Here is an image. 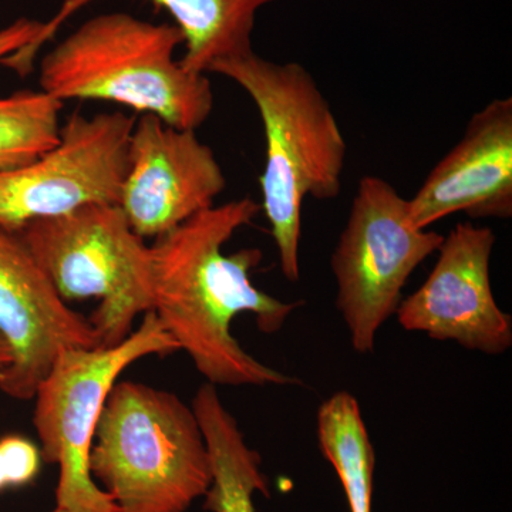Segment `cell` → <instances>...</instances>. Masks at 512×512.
Instances as JSON below:
<instances>
[{
	"label": "cell",
	"mask_w": 512,
	"mask_h": 512,
	"mask_svg": "<svg viewBox=\"0 0 512 512\" xmlns=\"http://www.w3.org/2000/svg\"><path fill=\"white\" fill-rule=\"evenodd\" d=\"M261 204L252 198L212 205L154 239L153 312L214 386H285L301 383L249 355L232 335V322L251 313L264 333L279 332L302 302H284L256 288L251 271L258 248L225 254L235 232L252 224Z\"/></svg>",
	"instance_id": "cell-1"
},
{
	"label": "cell",
	"mask_w": 512,
	"mask_h": 512,
	"mask_svg": "<svg viewBox=\"0 0 512 512\" xmlns=\"http://www.w3.org/2000/svg\"><path fill=\"white\" fill-rule=\"evenodd\" d=\"M227 177L195 130L140 114L127 148L119 207L144 239H157L215 205Z\"/></svg>",
	"instance_id": "cell-9"
},
{
	"label": "cell",
	"mask_w": 512,
	"mask_h": 512,
	"mask_svg": "<svg viewBox=\"0 0 512 512\" xmlns=\"http://www.w3.org/2000/svg\"><path fill=\"white\" fill-rule=\"evenodd\" d=\"M210 454L212 481L205 493L204 510L255 512L254 495L269 497L268 480L261 471V456L252 450L238 421L222 403L217 386L202 384L191 404Z\"/></svg>",
	"instance_id": "cell-14"
},
{
	"label": "cell",
	"mask_w": 512,
	"mask_h": 512,
	"mask_svg": "<svg viewBox=\"0 0 512 512\" xmlns=\"http://www.w3.org/2000/svg\"><path fill=\"white\" fill-rule=\"evenodd\" d=\"M43 23L45 22L36 19L20 18L0 29V64L8 57L32 45L42 32Z\"/></svg>",
	"instance_id": "cell-18"
},
{
	"label": "cell",
	"mask_w": 512,
	"mask_h": 512,
	"mask_svg": "<svg viewBox=\"0 0 512 512\" xmlns=\"http://www.w3.org/2000/svg\"><path fill=\"white\" fill-rule=\"evenodd\" d=\"M10 362H12V353H10L8 343L0 336V369L9 366Z\"/></svg>",
	"instance_id": "cell-19"
},
{
	"label": "cell",
	"mask_w": 512,
	"mask_h": 512,
	"mask_svg": "<svg viewBox=\"0 0 512 512\" xmlns=\"http://www.w3.org/2000/svg\"><path fill=\"white\" fill-rule=\"evenodd\" d=\"M19 234L63 301L99 299L89 319L99 348L120 345L138 316L153 311L151 248L119 205H86Z\"/></svg>",
	"instance_id": "cell-5"
},
{
	"label": "cell",
	"mask_w": 512,
	"mask_h": 512,
	"mask_svg": "<svg viewBox=\"0 0 512 512\" xmlns=\"http://www.w3.org/2000/svg\"><path fill=\"white\" fill-rule=\"evenodd\" d=\"M443 235L414 227L407 200L389 181L366 175L357 184L348 222L330 258L336 308L360 355L375 350L377 330L396 313L404 285Z\"/></svg>",
	"instance_id": "cell-7"
},
{
	"label": "cell",
	"mask_w": 512,
	"mask_h": 512,
	"mask_svg": "<svg viewBox=\"0 0 512 512\" xmlns=\"http://www.w3.org/2000/svg\"><path fill=\"white\" fill-rule=\"evenodd\" d=\"M318 440L323 457L338 474L350 512H372L375 448L355 396L342 390L322 403Z\"/></svg>",
	"instance_id": "cell-15"
},
{
	"label": "cell",
	"mask_w": 512,
	"mask_h": 512,
	"mask_svg": "<svg viewBox=\"0 0 512 512\" xmlns=\"http://www.w3.org/2000/svg\"><path fill=\"white\" fill-rule=\"evenodd\" d=\"M180 29L124 12L86 20L43 56L42 92L62 101H104L140 114H153L168 126L195 130L214 110L207 74L188 72L175 52L183 46Z\"/></svg>",
	"instance_id": "cell-3"
},
{
	"label": "cell",
	"mask_w": 512,
	"mask_h": 512,
	"mask_svg": "<svg viewBox=\"0 0 512 512\" xmlns=\"http://www.w3.org/2000/svg\"><path fill=\"white\" fill-rule=\"evenodd\" d=\"M0 336L12 353L0 392L32 400L53 363L72 349L99 348L92 323L63 301L19 231L0 228Z\"/></svg>",
	"instance_id": "cell-11"
},
{
	"label": "cell",
	"mask_w": 512,
	"mask_h": 512,
	"mask_svg": "<svg viewBox=\"0 0 512 512\" xmlns=\"http://www.w3.org/2000/svg\"><path fill=\"white\" fill-rule=\"evenodd\" d=\"M53 512H66V511L60 510V508H56V510Z\"/></svg>",
	"instance_id": "cell-20"
},
{
	"label": "cell",
	"mask_w": 512,
	"mask_h": 512,
	"mask_svg": "<svg viewBox=\"0 0 512 512\" xmlns=\"http://www.w3.org/2000/svg\"><path fill=\"white\" fill-rule=\"evenodd\" d=\"M416 228L457 212L473 220L512 217V99H494L473 114L456 146L407 200Z\"/></svg>",
	"instance_id": "cell-12"
},
{
	"label": "cell",
	"mask_w": 512,
	"mask_h": 512,
	"mask_svg": "<svg viewBox=\"0 0 512 512\" xmlns=\"http://www.w3.org/2000/svg\"><path fill=\"white\" fill-rule=\"evenodd\" d=\"M177 352V343L150 311L143 315L140 328L120 345L72 349L57 357L32 399L40 454L60 470L56 508L119 512L113 498L101 490L90 473V451L104 403L121 373L134 362Z\"/></svg>",
	"instance_id": "cell-6"
},
{
	"label": "cell",
	"mask_w": 512,
	"mask_h": 512,
	"mask_svg": "<svg viewBox=\"0 0 512 512\" xmlns=\"http://www.w3.org/2000/svg\"><path fill=\"white\" fill-rule=\"evenodd\" d=\"M210 73L237 83L258 109L265 134L261 211L271 225L282 274L298 282L303 201L339 197L348 143L303 64L272 62L252 50L215 63Z\"/></svg>",
	"instance_id": "cell-2"
},
{
	"label": "cell",
	"mask_w": 512,
	"mask_h": 512,
	"mask_svg": "<svg viewBox=\"0 0 512 512\" xmlns=\"http://www.w3.org/2000/svg\"><path fill=\"white\" fill-rule=\"evenodd\" d=\"M96 0H63L56 15L43 23L35 42L8 57L3 66L19 76L35 69L37 53L79 10ZM167 10L183 35L180 63L192 73L208 74L211 67L229 57L252 52V32L259 9L275 0H150Z\"/></svg>",
	"instance_id": "cell-13"
},
{
	"label": "cell",
	"mask_w": 512,
	"mask_h": 512,
	"mask_svg": "<svg viewBox=\"0 0 512 512\" xmlns=\"http://www.w3.org/2000/svg\"><path fill=\"white\" fill-rule=\"evenodd\" d=\"M40 448L26 437L10 434L0 439V493L32 483L40 470Z\"/></svg>",
	"instance_id": "cell-17"
},
{
	"label": "cell",
	"mask_w": 512,
	"mask_h": 512,
	"mask_svg": "<svg viewBox=\"0 0 512 512\" xmlns=\"http://www.w3.org/2000/svg\"><path fill=\"white\" fill-rule=\"evenodd\" d=\"M136 119L121 111L74 113L55 147L23 167L0 171V228L20 231L86 205H119Z\"/></svg>",
	"instance_id": "cell-8"
},
{
	"label": "cell",
	"mask_w": 512,
	"mask_h": 512,
	"mask_svg": "<svg viewBox=\"0 0 512 512\" xmlns=\"http://www.w3.org/2000/svg\"><path fill=\"white\" fill-rule=\"evenodd\" d=\"M90 473L119 512H187L212 481L197 417L173 392L117 382L97 423Z\"/></svg>",
	"instance_id": "cell-4"
},
{
	"label": "cell",
	"mask_w": 512,
	"mask_h": 512,
	"mask_svg": "<svg viewBox=\"0 0 512 512\" xmlns=\"http://www.w3.org/2000/svg\"><path fill=\"white\" fill-rule=\"evenodd\" d=\"M62 101L42 90L0 97V171L32 163L59 141Z\"/></svg>",
	"instance_id": "cell-16"
},
{
	"label": "cell",
	"mask_w": 512,
	"mask_h": 512,
	"mask_svg": "<svg viewBox=\"0 0 512 512\" xmlns=\"http://www.w3.org/2000/svg\"><path fill=\"white\" fill-rule=\"evenodd\" d=\"M495 241L493 229L470 222L451 229L429 278L400 302V326L485 355L507 352L512 346V319L495 302L490 279Z\"/></svg>",
	"instance_id": "cell-10"
}]
</instances>
